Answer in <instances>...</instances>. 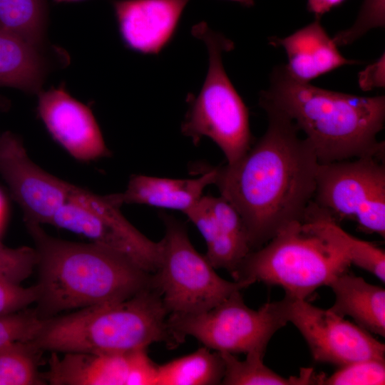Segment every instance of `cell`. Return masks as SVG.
<instances>
[{
	"instance_id": "34",
	"label": "cell",
	"mask_w": 385,
	"mask_h": 385,
	"mask_svg": "<svg viewBox=\"0 0 385 385\" xmlns=\"http://www.w3.org/2000/svg\"><path fill=\"white\" fill-rule=\"evenodd\" d=\"M81 0H54L56 3H62V2H71V1H77Z\"/></svg>"
},
{
	"instance_id": "20",
	"label": "cell",
	"mask_w": 385,
	"mask_h": 385,
	"mask_svg": "<svg viewBox=\"0 0 385 385\" xmlns=\"http://www.w3.org/2000/svg\"><path fill=\"white\" fill-rule=\"evenodd\" d=\"M303 222L314 232L341 251L351 265L385 282L384 250L344 231L334 218L313 202L308 207Z\"/></svg>"
},
{
	"instance_id": "18",
	"label": "cell",
	"mask_w": 385,
	"mask_h": 385,
	"mask_svg": "<svg viewBox=\"0 0 385 385\" xmlns=\"http://www.w3.org/2000/svg\"><path fill=\"white\" fill-rule=\"evenodd\" d=\"M135 351L121 354L51 352L42 377L51 385H127Z\"/></svg>"
},
{
	"instance_id": "35",
	"label": "cell",
	"mask_w": 385,
	"mask_h": 385,
	"mask_svg": "<svg viewBox=\"0 0 385 385\" xmlns=\"http://www.w3.org/2000/svg\"><path fill=\"white\" fill-rule=\"evenodd\" d=\"M6 106L4 101L0 98V110L4 109Z\"/></svg>"
},
{
	"instance_id": "29",
	"label": "cell",
	"mask_w": 385,
	"mask_h": 385,
	"mask_svg": "<svg viewBox=\"0 0 385 385\" xmlns=\"http://www.w3.org/2000/svg\"><path fill=\"white\" fill-rule=\"evenodd\" d=\"M34 308L0 316V347L16 340H29L39 326Z\"/></svg>"
},
{
	"instance_id": "17",
	"label": "cell",
	"mask_w": 385,
	"mask_h": 385,
	"mask_svg": "<svg viewBox=\"0 0 385 385\" xmlns=\"http://www.w3.org/2000/svg\"><path fill=\"white\" fill-rule=\"evenodd\" d=\"M200 176L195 178L177 179L132 175L123 192L110 194L119 206L125 204L145 205L185 212L200 197L207 186L214 185L215 167L196 168Z\"/></svg>"
},
{
	"instance_id": "11",
	"label": "cell",
	"mask_w": 385,
	"mask_h": 385,
	"mask_svg": "<svg viewBox=\"0 0 385 385\" xmlns=\"http://www.w3.org/2000/svg\"><path fill=\"white\" fill-rule=\"evenodd\" d=\"M288 321L301 333L316 361L340 367L360 360L384 359V344L370 332L306 299L291 297Z\"/></svg>"
},
{
	"instance_id": "33",
	"label": "cell",
	"mask_w": 385,
	"mask_h": 385,
	"mask_svg": "<svg viewBox=\"0 0 385 385\" xmlns=\"http://www.w3.org/2000/svg\"><path fill=\"white\" fill-rule=\"evenodd\" d=\"M230 1H236V2H238L244 6H253L254 4V1L253 0H230Z\"/></svg>"
},
{
	"instance_id": "6",
	"label": "cell",
	"mask_w": 385,
	"mask_h": 385,
	"mask_svg": "<svg viewBox=\"0 0 385 385\" xmlns=\"http://www.w3.org/2000/svg\"><path fill=\"white\" fill-rule=\"evenodd\" d=\"M192 34L205 43L208 53L205 79L197 96L188 95L189 107L181 133L195 145L210 138L222 151L227 164L238 160L252 145L248 109L230 81L222 55L234 43L205 22L192 28Z\"/></svg>"
},
{
	"instance_id": "24",
	"label": "cell",
	"mask_w": 385,
	"mask_h": 385,
	"mask_svg": "<svg viewBox=\"0 0 385 385\" xmlns=\"http://www.w3.org/2000/svg\"><path fill=\"white\" fill-rule=\"evenodd\" d=\"M46 0H0V28L40 48L47 26Z\"/></svg>"
},
{
	"instance_id": "27",
	"label": "cell",
	"mask_w": 385,
	"mask_h": 385,
	"mask_svg": "<svg viewBox=\"0 0 385 385\" xmlns=\"http://www.w3.org/2000/svg\"><path fill=\"white\" fill-rule=\"evenodd\" d=\"M37 262L34 247H9L0 241V279L21 284L33 274Z\"/></svg>"
},
{
	"instance_id": "21",
	"label": "cell",
	"mask_w": 385,
	"mask_h": 385,
	"mask_svg": "<svg viewBox=\"0 0 385 385\" xmlns=\"http://www.w3.org/2000/svg\"><path fill=\"white\" fill-rule=\"evenodd\" d=\"M38 48L0 28V86L38 94L47 71Z\"/></svg>"
},
{
	"instance_id": "8",
	"label": "cell",
	"mask_w": 385,
	"mask_h": 385,
	"mask_svg": "<svg viewBox=\"0 0 385 385\" xmlns=\"http://www.w3.org/2000/svg\"><path fill=\"white\" fill-rule=\"evenodd\" d=\"M291 297L267 302L257 310L245 303L240 291L198 314H170L169 329L177 344L187 336L218 352L265 353L274 334L288 322Z\"/></svg>"
},
{
	"instance_id": "7",
	"label": "cell",
	"mask_w": 385,
	"mask_h": 385,
	"mask_svg": "<svg viewBox=\"0 0 385 385\" xmlns=\"http://www.w3.org/2000/svg\"><path fill=\"white\" fill-rule=\"evenodd\" d=\"M160 215L165 236L160 240V260L153 278L169 314L205 312L252 284L220 277L193 247L185 225L167 213Z\"/></svg>"
},
{
	"instance_id": "32",
	"label": "cell",
	"mask_w": 385,
	"mask_h": 385,
	"mask_svg": "<svg viewBox=\"0 0 385 385\" xmlns=\"http://www.w3.org/2000/svg\"><path fill=\"white\" fill-rule=\"evenodd\" d=\"M344 0H307V9L314 14L315 19H319L333 7L340 4Z\"/></svg>"
},
{
	"instance_id": "5",
	"label": "cell",
	"mask_w": 385,
	"mask_h": 385,
	"mask_svg": "<svg viewBox=\"0 0 385 385\" xmlns=\"http://www.w3.org/2000/svg\"><path fill=\"white\" fill-rule=\"evenodd\" d=\"M351 264L334 245L310 230L303 221L291 222L260 248L244 258L235 281L262 282L282 287L285 295L306 299L327 286Z\"/></svg>"
},
{
	"instance_id": "12",
	"label": "cell",
	"mask_w": 385,
	"mask_h": 385,
	"mask_svg": "<svg viewBox=\"0 0 385 385\" xmlns=\"http://www.w3.org/2000/svg\"><path fill=\"white\" fill-rule=\"evenodd\" d=\"M0 176L21 208L24 222L40 225L51 223L71 187L34 163L20 138L8 130L0 133Z\"/></svg>"
},
{
	"instance_id": "30",
	"label": "cell",
	"mask_w": 385,
	"mask_h": 385,
	"mask_svg": "<svg viewBox=\"0 0 385 385\" xmlns=\"http://www.w3.org/2000/svg\"><path fill=\"white\" fill-rule=\"evenodd\" d=\"M38 297L37 284L24 287L0 279V316L18 312L36 303Z\"/></svg>"
},
{
	"instance_id": "23",
	"label": "cell",
	"mask_w": 385,
	"mask_h": 385,
	"mask_svg": "<svg viewBox=\"0 0 385 385\" xmlns=\"http://www.w3.org/2000/svg\"><path fill=\"white\" fill-rule=\"evenodd\" d=\"M224 363L220 352L206 346L158 365L156 385L221 384Z\"/></svg>"
},
{
	"instance_id": "19",
	"label": "cell",
	"mask_w": 385,
	"mask_h": 385,
	"mask_svg": "<svg viewBox=\"0 0 385 385\" xmlns=\"http://www.w3.org/2000/svg\"><path fill=\"white\" fill-rule=\"evenodd\" d=\"M335 296L329 309L336 314L354 319L367 332L385 337V289L370 284L348 270L335 277L327 285Z\"/></svg>"
},
{
	"instance_id": "25",
	"label": "cell",
	"mask_w": 385,
	"mask_h": 385,
	"mask_svg": "<svg viewBox=\"0 0 385 385\" xmlns=\"http://www.w3.org/2000/svg\"><path fill=\"white\" fill-rule=\"evenodd\" d=\"M43 351L28 340H16L0 347V385L46 384L39 372Z\"/></svg>"
},
{
	"instance_id": "15",
	"label": "cell",
	"mask_w": 385,
	"mask_h": 385,
	"mask_svg": "<svg viewBox=\"0 0 385 385\" xmlns=\"http://www.w3.org/2000/svg\"><path fill=\"white\" fill-rule=\"evenodd\" d=\"M269 44L284 48L288 59L286 68L299 81L309 82L339 67L361 63L342 55L319 19L286 37H270Z\"/></svg>"
},
{
	"instance_id": "28",
	"label": "cell",
	"mask_w": 385,
	"mask_h": 385,
	"mask_svg": "<svg viewBox=\"0 0 385 385\" xmlns=\"http://www.w3.org/2000/svg\"><path fill=\"white\" fill-rule=\"evenodd\" d=\"M384 0H364L354 24L339 31L332 38L337 46L350 44L369 30L384 27Z\"/></svg>"
},
{
	"instance_id": "9",
	"label": "cell",
	"mask_w": 385,
	"mask_h": 385,
	"mask_svg": "<svg viewBox=\"0 0 385 385\" xmlns=\"http://www.w3.org/2000/svg\"><path fill=\"white\" fill-rule=\"evenodd\" d=\"M312 202L338 223L351 220L364 232L384 238V157L319 164Z\"/></svg>"
},
{
	"instance_id": "13",
	"label": "cell",
	"mask_w": 385,
	"mask_h": 385,
	"mask_svg": "<svg viewBox=\"0 0 385 385\" xmlns=\"http://www.w3.org/2000/svg\"><path fill=\"white\" fill-rule=\"evenodd\" d=\"M37 111L50 135L75 159L91 161L111 155L91 110L63 86L41 91Z\"/></svg>"
},
{
	"instance_id": "26",
	"label": "cell",
	"mask_w": 385,
	"mask_h": 385,
	"mask_svg": "<svg viewBox=\"0 0 385 385\" xmlns=\"http://www.w3.org/2000/svg\"><path fill=\"white\" fill-rule=\"evenodd\" d=\"M385 384V359L356 361L338 369L329 376L323 377L325 385H379Z\"/></svg>"
},
{
	"instance_id": "10",
	"label": "cell",
	"mask_w": 385,
	"mask_h": 385,
	"mask_svg": "<svg viewBox=\"0 0 385 385\" xmlns=\"http://www.w3.org/2000/svg\"><path fill=\"white\" fill-rule=\"evenodd\" d=\"M120 208L110 194L100 195L71 184L67 200L56 211L50 225L86 237L155 273L160 264L161 242L145 236Z\"/></svg>"
},
{
	"instance_id": "2",
	"label": "cell",
	"mask_w": 385,
	"mask_h": 385,
	"mask_svg": "<svg viewBox=\"0 0 385 385\" xmlns=\"http://www.w3.org/2000/svg\"><path fill=\"white\" fill-rule=\"evenodd\" d=\"M259 102L284 113L305 134L319 164L361 156L384 157L377 139L385 122V96H360L299 81L285 65L274 68Z\"/></svg>"
},
{
	"instance_id": "22",
	"label": "cell",
	"mask_w": 385,
	"mask_h": 385,
	"mask_svg": "<svg viewBox=\"0 0 385 385\" xmlns=\"http://www.w3.org/2000/svg\"><path fill=\"white\" fill-rule=\"evenodd\" d=\"M224 363L221 384L225 385H307L320 384L322 376L312 369H302L298 376L284 377L263 362L265 354L250 352L246 359H238L235 354L220 352Z\"/></svg>"
},
{
	"instance_id": "31",
	"label": "cell",
	"mask_w": 385,
	"mask_h": 385,
	"mask_svg": "<svg viewBox=\"0 0 385 385\" xmlns=\"http://www.w3.org/2000/svg\"><path fill=\"white\" fill-rule=\"evenodd\" d=\"M385 55L384 53L374 62L359 73L358 83L364 91L385 87Z\"/></svg>"
},
{
	"instance_id": "16",
	"label": "cell",
	"mask_w": 385,
	"mask_h": 385,
	"mask_svg": "<svg viewBox=\"0 0 385 385\" xmlns=\"http://www.w3.org/2000/svg\"><path fill=\"white\" fill-rule=\"evenodd\" d=\"M207 215L201 234L207 244L205 257L215 269L232 277L252 251L242 219L234 206L220 195H202Z\"/></svg>"
},
{
	"instance_id": "1",
	"label": "cell",
	"mask_w": 385,
	"mask_h": 385,
	"mask_svg": "<svg viewBox=\"0 0 385 385\" xmlns=\"http://www.w3.org/2000/svg\"><path fill=\"white\" fill-rule=\"evenodd\" d=\"M259 105L267 116L266 131L235 163L215 167L214 183L240 215L252 251L291 222L303 221L319 165L289 118L267 103Z\"/></svg>"
},
{
	"instance_id": "3",
	"label": "cell",
	"mask_w": 385,
	"mask_h": 385,
	"mask_svg": "<svg viewBox=\"0 0 385 385\" xmlns=\"http://www.w3.org/2000/svg\"><path fill=\"white\" fill-rule=\"evenodd\" d=\"M24 222L38 254L34 310L40 319L122 301L155 287L153 273L116 252L93 242L58 239L38 223Z\"/></svg>"
},
{
	"instance_id": "4",
	"label": "cell",
	"mask_w": 385,
	"mask_h": 385,
	"mask_svg": "<svg viewBox=\"0 0 385 385\" xmlns=\"http://www.w3.org/2000/svg\"><path fill=\"white\" fill-rule=\"evenodd\" d=\"M160 291L151 287L126 299L41 319L29 341L43 351L121 354L155 342L177 346Z\"/></svg>"
},
{
	"instance_id": "14",
	"label": "cell",
	"mask_w": 385,
	"mask_h": 385,
	"mask_svg": "<svg viewBox=\"0 0 385 385\" xmlns=\"http://www.w3.org/2000/svg\"><path fill=\"white\" fill-rule=\"evenodd\" d=\"M190 1H112L122 41L135 52L158 54L174 38Z\"/></svg>"
}]
</instances>
